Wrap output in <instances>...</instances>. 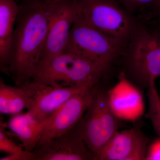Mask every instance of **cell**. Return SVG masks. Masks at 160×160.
I'll use <instances>...</instances> for the list:
<instances>
[{"label":"cell","instance_id":"obj_9","mask_svg":"<svg viewBox=\"0 0 160 160\" xmlns=\"http://www.w3.org/2000/svg\"><path fill=\"white\" fill-rule=\"evenodd\" d=\"M78 122L64 134L39 143L31 151L35 160H96L83 139Z\"/></svg>","mask_w":160,"mask_h":160},{"label":"cell","instance_id":"obj_16","mask_svg":"<svg viewBox=\"0 0 160 160\" xmlns=\"http://www.w3.org/2000/svg\"><path fill=\"white\" fill-rule=\"evenodd\" d=\"M129 13L148 22L160 15V0H118Z\"/></svg>","mask_w":160,"mask_h":160},{"label":"cell","instance_id":"obj_10","mask_svg":"<svg viewBox=\"0 0 160 160\" xmlns=\"http://www.w3.org/2000/svg\"><path fill=\"white\" fill-rule=\"evenodd\" d=\"M21 87L26 91L30 101L27 112L41 122L49 118L72 97L88 89L56 87L32 81Z\"/></svg>","mask_w":160,"mask_h":160},{"label":"cell","instance_id":"obj_22","mask_svg":"<svg viewBox=\"0 0 160 160\" xmlns=\"http://www.w3.org/2000/svg\"><path fill=\"white\" fill-rule=\"evenodd\" d=\"M19 1H21V0H19ZM34 1H41L43 2L50 3L55 2V1H60V0H34Z\"/></svg>","mask_w":160,"mask_h":160},{"label":"cell","instance_id":"obj_2","mask_svg":"<svg viewBox=\"0 0 160 160\" xmlns=\"http://www.w3.org/2000/svg\"><path fill=\"white\" fill-rule=\"evenodd\" d=\"M121 72L139 89H148L160 77V36L143 23L124 46L119 62Z\"/></svg>","mask_w":160,"mask_h":160},{"label":"cell","instance_id":"obj_6","mask_svg":"<svg viewBox=\"0 0 160 160\" xmlns=\"http://www.w3.org/2000/svg\"><path fill=\"white\" fill-rule=\"evenodd\" d=\"M121 119L112 110L107 92L100 84L82 118L79 122L82 136L89 149L98 155L119 131Z\"/></svg>","mask_w":160,"mask_h":160},{"label":"cell","instance_id":"obj_7","mask_svg":"<svg viewBox=\"0 0 160 160\" xmlns=\"http://www.w3.org/2000/svg\"><path fill=\"white\" fill-rule=\"evenodd\" d=\"M81 14V7L78 0H61L56 4L52 11L46 41L34 74L46 68L52 60L65 50L72 27Z\"/></svg>","mask_w":160,"mask_h":160},{"label":"cell","instance_id":"obj_13","mask_svg":"<svg viewBox=\"0 0 160 160\" xmlns=\"http://www.w3.org/2000/svg\"><path fill=\"white\" fill-rule=\"evenodd\" d=\"M19 0H0V69L9 76V65L15 23Z\"/></svg>","mask_w":160,"mask_h":160},{"label":"cell","instance_id":"obj_1","mask_svg":"<svg viewBox=\"0 0 160 160\" xmlns=\"http://www.w3.org/2000/svg\"><path fill=\"white\" fill-rule=\"evenodd\" d=\"M60 1L21 0L12 42L9 76L15 86L31 82L39 62L52 11Z\"/></svg>","mask_w":160,"mask_h":160},{"label":"cell","instance_id":"obj_3","mask_svg":"<svg viewBox=\"0 0 160 160\" xmlns=\"http://www.w3.org/2000/svg\"><path fill=\"white\" fill-rule=\"evenodd\" d=\"M106 74L90 59L65 49L46 68L34 73L32 81L56 87L89 88L100 84Z\"/></svg>","mask_w":160,"mask_h":160},{"label":"cell","instance_id":"obj_11","mask_svg":"<svg viewBox=\"0 0 160 160\" xmlns=\"http://www.w3.org/2000/svg\"><path fill=\"white\" fill-rule=\"evenodd\" d=\"M149 142V138L138 127L119 130L97 160H146Z\"/></svg>","mask_w":160,"mask_h":160},{"label":"cell","instance_id":"obj_14","mask_svg":"<svg viewBox=\"0 0 160 160\" xmlns=\"http://www.w3.org/2000/svg\"><path fill=\"white\" fill-rule=\"evenodd\" d=\"M45 122H40L27 112L12 116L6 126L19 138L24 149L31 152L39 143Z\"/></svg>","mask_w":160,"mask_h":160},{"label":"cell","instance_id":"obj_17","mask_svg":"<svg viewBox=\"0 0 160 160\" xmlns=\"http://www.w3.org/2000/svg\"><path fill=\"white\" fill-rule=\"evenodd\" d=\"M147 90L148 108L145 117L151 122L160 138V97L157 89L156 80L150 82Z\"/></svg>","mask_w":160,"mask_h":160},{"label":"cell","instance_id":"obj_20","mask_svg":"<svg viewBox=\"0 0 160 160\" xmlns=\"http://www.w3.org/2000/svg\"><path fill=\"white\" fill-rule=\"evenodd\" d=\"M1 160H35L34 155L32 152L24 150L14 154L8 155L1 158Z\"/></svg>","mask_w":160,"mask_h":160},{"label":"cell","instance_id":"obj_15","mask_svg":"<svg viewBox=\"0 0 160 160\" xmlns=\"http://www.w3.org/2000/svg\"><path fill=\"white\" fill-rule=\"evenodd\" d=\"M29 97L22 88L7 85L2 78L0 80L1 114H17L29 108Z\"/></svg>","mask_w":160,"mask_h":160},{"label":"cell","instance_id":"obj_4","mask_svg":"<svg viewBox=\"0 0 160 160\" xmlns=\"http://www.w3.org/2000/svg\"><path fill=\"white\" fill-rule=\"evenodd\" d=\"M125 46L89 24L81 14L72 27L65 49L90 59L107 73L119 62Z\"/></svg>","mask_w":160,"mask_h":160},{"label":"cell","instance_id":"obj_18","mask_svg":"<svg viewBox=\"0 0 160 160\" xmlns=\"http://www.w3.org/2000/svg\"><path fill=\"white\" fill-rule=\"evenodd\" d=\"M0 127V151L8 155L22 152L25 149L21 148L9 138L6 132V125L1 122Z\"/></svg>","mask_w":160,"mask_h":160},{"label":"cell","instance_id":"obj_12","mask_svg":"<svg viewBox=\"0 0 160 160\" xmlns=\"http://www.w3.org/2000/svg\"><path fill=\"white\" fill-rule=\"evenodd\" d=\"M112 110L121 120L134 122L145 112V104L140 89L120 72L117 83L107 92Z\"/></svg>","mask_w":160,"mask_h":160},{"label":"cell","instance_id":"obj_8","mask_svg":"<svg viewBox=\"0 0 160 160\" xmlns=\"http://www.w3.org/2000/svg\"><path fill=\"white\" fill-rule=\"evenodd\" d=\"M99 85L74 95L45 121L39 144L58 137L72 129L82 118Z\"/></svg>","mask_w":160,"mask_h":160},{"label":"cell","instance_id":"obj_21","mask_svg":"<svg viewBox=\"0 0 160 160\" xmlns=\"http://www.w3.org/2000/svg\"><path fill=\"white\" fill-rule=\"evenodd\" d=\"M148 23L150 24L152 29H154L160 36V15Z\"/></svg>","mask_w":160,"mask_h":160},{"label":"cell","instance_id":"obj_5","mask_svg":"<svg viewBox=\"0 0 160 160\" xmlns=\"http://www.w3.org/2000/svg\"><path fill=\"white\" fill-rule=\"evenodd\" d=\"M81 15L96 28L126 45L145 22L129 13L118 0H78Z\"/></svg>","mask_w":160,"mask_h":160},{"label":"cell","instance_id":"obj_19","mask_svg":"<svg viewBox=\"0 0 160 160\" xmlns=\"http://www.w3.org/2000/svg\"><path fill=\"white\" fill-rule=\"evenodd\" d=\"M146 160H160V138L154 141L148 147Z\"/></svg>","mask_w":160,"mask_h":160}]
</instances>
